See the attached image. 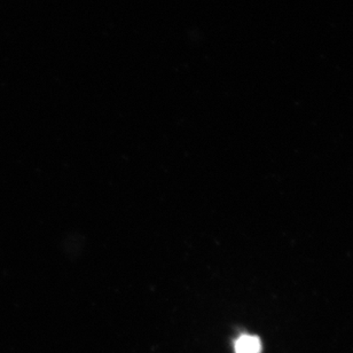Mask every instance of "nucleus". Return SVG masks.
I'll return each instance as SVG.
<instances>
[{
  "instance_id": "obj_1",
  "label": "nucleus",
  "mask_w": 353,
  "mask_h": 353,
  "mask_svg": "<svg viewBox=\"0 0 353 353\" xmlns=\"http://www.w3.org/2000/svg\"><path fill=\"white\" fill-rule=\"evenodd\" d=\"M235 353H259L262 350V343L257 336L242 335L234 344Z\"/></svg>"
}]
</instances>
